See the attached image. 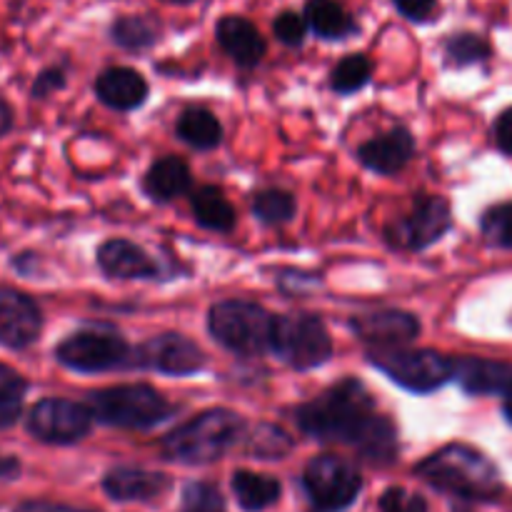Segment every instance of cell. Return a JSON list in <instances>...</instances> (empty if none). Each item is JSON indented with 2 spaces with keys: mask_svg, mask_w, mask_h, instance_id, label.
I'll return each mask as SVG.
<instances>
[{
  "mask_svg": "<svg viewBox=\"0 0 512 512\" xmlns=\"http://www.w3.org/2000/svg\"><path fill=\"white\" fill-rule=\"evenodd\" d=\"M28 433L50 445H73L93 428L88 405L65 398H45L28 413Z\"/></svg>",
  "mask_w": 512,
  "mask_h": 512,
  "instance_id": "11",
  "label": "cell"
},
{
  "mask_svg": "<svg viewBox=\"0 0 512 512\" xmlns=\"http://www.w3.org/2000/svg\"><path fill=\"white\" fill-rule=\"evenodd\" d=\"M453 228V210L443 195H418L405 218L385 228V240L398 250H425Z\"/></svg>",
  "mask_w": 512,
  "mask_h": 512,
  "instance_id": "10",
  "label": "cell"
},
{
  "mask_svg": "<svg viewBox=\"0 0 512 512\" xmlns=\"http://www.w3.org/2000/svg\"><path fill=\"white\" fill-rule=\"evenodd\" d=\"M190 208H193L195 220L203 228L215 230V233H230L235 228V208L225 193L215 185H203L190 198Z\"/></svg>",
  "mask_w": 512,
  "mask_h": 512,
  "instance_id": "23",
  "label": "cell"
},
{
  "mask_svg": "<svg viewBox=\"0 0 512 512\" xmlns=\"http://www.w3.org/2000/svg\"><path fill=\"white\" fill-rule=\"evenodd\" d=\"M490 58V43L478 33H470V30H463V33H453L448 40H445V60L450 65H458V68H465V65L483 63V60Z\"/></svg>",
  "mask_w": 512,
  "mask_h": 512,
  "instance_id": "29",
  "label": "cell"
},
{
  "mask_svg": "<svg viewBox=\"0 0 512 512\" xmlns=\"http://www.w3.org/2000/svg\"><path fill=\"white\" fill-rule=\"evenodd\" d=\"M43 315L30 295L13 288H0V345L25 350L40 338Z\"/></svg>",
  "mask_w": 512,
  "mask_h": 512,
  "instance_id": "13",
  "label": "cell"
},
{
  "mask_svg": "<svg viewBox=\"0 0 512 512\" xmlns=\"http://www.w3.org/2000/svg\"><path fill=\"white\" fill-rule=\"evenodd\" d=\"M85 405L93 420L125 430H150L173 415V405L158 390L143 383L93 390Z\"/></svg>",
  "mask_w": 512,
  "mask_h": 512,
  "instance_id": "4",
  "label": "cell"
},
{
  "mask_svg": "<svg viewBox=\"0 0 512 512\" xmlns=\"http://www.w3.org/2000/svg\"><path fill=\"white\" fill-rule=\"evenodd\" d=\"M130 345L123 335L108 328H85L75 330L68 338L55 345V360L63 368L75 370L83 375L108 373V370L128 368L130 365Z\"/></svg>",
  "mask_w": 512,
  "mask_h": 512,
  "instance_id": "8",
  "label": "cell"
},
{
  "mask_svg": "<svg viewBox=\"0 0 512 512\" xmlns=\"http://www.w3.org/2000/svg\"><path fill=\"white\" fill-rule=\"evenodd\" d=\"M368 360L380 373L388 375L393 383L415 395L435 393L453 380V358L438 353V350H410L405 345L373 348Z\"/></svg>",
  "mask_w": 512,
  "mask_h": 512,
  "instance_id": "6",
  "label": "cell"
},
{
  "mask_svg": "<svg viewBox=\"0 0 512 512\" xmlns=\"http://www.w3.org/2000/svg\"><path fill=\"white\" fill-rule=\"evenodd\" d=\"M215 40L240 68H255L265 58L268 43L260 30L243 15H223L215 23Z\"/></svg>",
  "mask_w": 512,
  "mask_h": 512,
  "instance_id": "17",
  "label": "cell"
},
{
  "mask_svg": "<svg viewBox=\"0 0 512 512\" xmlns=\"http://www.w3.org/2000/svg\"><path fill=\"white\" fill-rule=\"evenodd\" d=\"M130 365L155 370V373L170 375V378H188L205 368V353L198 343L185 335L163 333L138 345L130 353Z\"/></svg>",
  "mask_w": 512,
  "mask_h": 512,
  "instance_id": "12",
  "label": "cell"
},
{
  "mask_svg": "<svg viewBox=\"0 0 512 512\" xmlns=\"http://www.w3.org/2000/svg\"><path fill=\"white\" fill-rule=\"evenodd\" d=\"M415 473L433 488L475 503L495 500L503 493L500 470L495 468L493 460L463 443L445 445L438 453L428 455L415 468Z\"/></svg>",
  "mask_w": 512,
  "mask_h": 512,
  "instance_id": "2",
  "label": "cell"
},
{
  "mask_svg": "<svg viewBox=\"0 0 512 512\" xmlns=\"http://www.w3.org/2000/svg\"><path fill=\"white\" fill-rule=\"evenodd\" d=\"M295 195L283 188H263L253 198V215L268 225H283L295 218Z\"/></svg>",
  "mask_w": 512,
  "mask_h": 512,
  "instance_id": "27",
  "label": "cell"
},
{
  "mask_svg": "<svg viewBox=\"0 0 512 512\" xmlns=\"http://www.w3.org/2000/svg\"><path fill=\"white\" fill-rule=\"evenodd\" d=\"M453 380L468 395H508L512 393V365L500 360L475 358H453Z\"/></svg>",
  "mask_w": 512,
  "mask_h": 512,
  "instance_id": "16",
  "label": "cell"
},
{
  "mask_svg": "<svg viewBox=\"0 0 512 512\" xmlns=\"http://www.w3.org/2000/svg\"><path fill=\"white\" fill-rule=\"evenodd\" d=\"M110 38L123 50L140 53L158 43L160 25L150 15H118L110 25Z\"/></svg>",
  "mask_w": 512,
  "mask_h": 512,
  "instance_id": "26",
  "label": "cell"
},
{
  "mask_svg": "<svg viewBox=\"0 0 512 512\" xmlns=\"http://www.w3.org/2000/svg\"><path fill=\"white\" fill-rule=\"evenodd\" d=\"M493 133H495V143H498V148L512 158V108L503 110V113L498 115Z\"/></svg>",
  "mask_w": 512,
  "mask_h": 512,
  "instance_id": "38",
  "label": "cell"
},
{
  "mask_svg": "<svg viewBox=\"0 0 512 512\" xmlns=\"http://www.w3.org/2000/svg\"><path fill=\"white\" fill-rule=\"evenodd\" d=\"M380 512H428V503L418 493H410L405 488H390L380 498Z\"/></svg>",
  "mask_w": 512,
  "mask_h": 512,
  "instance_id": "35",
  "label": "cell"
},
{
  "mask_svg": "<svg viewBox=\"0 0 512 512\" xmlns=\"http://www.w3.org/2000/svg\"><path fill=\"white\" fill-rule=\"evenodd\" d=\"M163 3H170V5H193L195 0H163Z\"/></svg>",
  "mask_w": 512,
  "mask_h": 512,
  "instance_id": "43",
  "label": "cell"
},
{
  "mask_svg": "<svg viewBox=\"0 0 512 512\" xmlns=\"http://www.w3.org/2000/svg\"><path fill=\"white\" fill-rule=\"evenodd\" d=\"M65 80H68L65 78V68H58V65H55V68L43 70L33 83V98H45V95L65 88Z\"/></svg>",
  "mask_w": 512,
  "mask_h": 512,
  "instance_id": "37",
  "label": "cell"
},
{
  "mask_svg": "<svg viewBox=\"0 0 512 512\" xmlns=\"http://www.w3.org/2000/svg\"><path fill=\"white\" fill-rule=\"evenodd\" d=\"M18 473H20L18 458L0 455V480H13V478H18Z\"/></svg>",
  "mask_w": 512,
  "mask_h": 512,
  "instance_id": "40",
  "label": "cell"
},
{
  "mask_svg": "<svg viewBox=\"0 0 512 512\" xmlns=\"http://www.w3.org/2000/svg\"><path fill=\"white\" fill-rule=\"evenodd\" d=\"M10 128H13V110H10V105L0 98V138H3Z\"/></svg>",
  "mask_w": 512,
  "mask_h": 512,
  "instance_id": "41",
  "label": "cell"
},
{
  "mask_svg": "<svg viewBox=\"0 0 512 512\" xmlns=\"http://www.w3.org/2000/svg\"><path fill=\"white\" fill-rule=\"evenodd\" d=\"M370 75H373V63L363 53H350L330 73V88L338 95L358 93L370 83Z\"/></svg>",
  "mask_w": 512,
  "mask_h": 512,
  "instance_id": "28",
  "label": "cell"
},
{
  "mask_svg": "<svg viewBox=\"0 0 512 512\" xmlns=\"http://www.w3.org/2000/svg\"><path fill=\"white\" fill-rule=\"evenodd\" d=\"M98 265L108 278L118 280H150L158 278V263L140 245L115 238L98 248Z\"/></svg>",
  "mask_w": 512,
  "mask_h": 512,
  "instance_id": "18",
  "label": "cell"
},
{
  "mask_svg": "<svg viewBox=\"0 0 512 512\" xmlns=\"http://www.w3.org/2000/svg\"><path fill=\"white\" fill-rule=\"evenodd\" d=\"M273 318L263 305L250 300H223L208 313V330L215 343L240 358H260L270 350Z\"/></svg>",
  "mask_w": 512,
  "mask_h": 512,
  "instance_id": "5",
  "label": "cell"
},
{
  "mask_svg": "<svg viewBox=\"0 0 512 512\" xmlns=\"http://www.w3.org/2000/svg\"><path fill=\"white\" fill-rule=\"evenodd\" d=\"M95 93L108 108L113 110H135L148 100V83L143 75L125 65L103 70L95 80Z\"/></svg>",
  "mask_w": 512,
  "mask_h": 512,
  "instance_id": "20",
  "label": "cell"
},
{
  "mask_svg": "<svg viewBox=\"0 0 512 512\" xmlns=\"http://www.w3.org/2000/svg\"><path fill=\"white\" fill-rule=\"evenodd\" d=\"M305 23L320 40H343L355 33V20L338 0H308L305 3Z\"/></svg>",
  "mask_w": 512,
  "mask_h": 512,
  "instance_id": "22",
  "label": "cell"
},
{
  "mask_svg": "<svg viewBox=\"0 0 512 512\" xmlns=\"http://www.w3.org/2000/svg\"><path fill=\"white\" fill-rule=\"evenodd\" d=\"M170 488V478L143 468H115L105 475L103 490L118 503H148Z\"/></svg>",
  "mask_w": 512,
  "mask_h": 512,
  "instance_id": "19",
  "label": "cell"
},
{
  "mask_svg": "<svg viewBox=\"0 0 512 512\" xmlns=\"http://www.w3.org/2000/svg\"><path fill=\"white\" fill-rule=\"evenodd\" d=\"M190 185H193V178H190L188 163L183 158H175V155L155 160L143 180L145 193L153 200H158V203L180 198V195L188 193Z\"/></svg>",
  "mask_w": 512,
  "mask_h": 512,
  "instance_id": "21",
  "label": "cell"
},
{
  "mask_svg": "<svg viewBox=\"0 0 512 512\" xmlns=\"http://www.w3.org/2000/svg\"><path fill=\"white\" fill-rule=\"evenodd\" d=\"M503 415H505V420H508V423L512 425V393L505 395V403H503Z\"/></svg>",
  "mask_w": 512,
  "mask_h": 512,
  "instance_id": "42",
  "label": "cell"
},
{
  "mask_svg": "<svg viewBox=\"0 0 512 512\" xmlns=\"http://www.w3.org/2000/svg\"><path fill=\"white\" fill-rule=\"evenodd\" d=\"M28 383L8 365H0V430L10 428L23 413V395Z\"/></svg>",
  "mask_w": 512,
  "mask_h": 512,
  "instance_id": "30",
  "label": "cell"
},
{
  "mask_svg": "<svg viewBox=\"0 0 512 512\" xmlns=\"http://www.w3.org/2000/svg\"><path fill=\"white\" fill-rule=\"evenodd\" d=\"M273 35L283 45H290V48H298V45H303L305 35H308V23H305V15L295 13V10H283L280 15H275Z\"/></svg>",
  "mask_w": 512,
  "mask_h": 512,
  "instance_id": "34",
  "label": "cell"
},
{
  "mask_svg": "<svg viewBox=\"0 0 512 512\" xmlns=\"http://www.w3.org/2000/svg\"><path fill=\"white\" fill-rule=\"evenodd\" d=\"M303 488L313 510L343 512L358 500L363 490V475L340 455H320L305 468Z\"/></svg>",
  "mask_w": 512,
  "mask_h": 512,
  "instance_id": "9",
  "label": "cell"
},
{
  "mask_svg": "<svg viewBox=\"0 0 512 512\" xmlns=\"http://www.w3.org/2000/svg\"><path fill=\"white\" fill-rule=\"evenodd\" d=\"M270 350L295 370H313L333 358V338L318 315L290 313L273 318Z\"/></svg>",
  "mask_w": 512,
  "mask_h": 512,
  "instance_id": "7",
  "label": "cell"
},
{
  "mask_svg": "<svg viewBox=\"0 0 512 512\" xmlns=\"http://www.w3.org/2000/svg\"><path fill=\"white\" fill-rule=\"evenodd\" d=\"M350 330L375 348H398L413 343L420 335V320L408 310H375L355 315Z\"/></svg>",
  "mask_w": 512,
  "mask_h": 512,
  "instance_id": "14",
  "label": "cell"
},
{
  "mask_svg": "<svg viewBox=\"0 0 512 512\" xmlns=\"http://www.w3.org/2000/svg\"><path fill=\"white\" fill-rule=\"evenodd\" d=\"M175 130H178V138L195 150H213L223 140V125L205 108L185 110Z\"/></svg>",
  "mask_w": 512,
  "mask_h": 512,
  "instance_id": "25",
  "label": "cell"
},
{
  "mask_svg": "<svg viewBox=\"0 0 512 512\" xmlns=\"http://www.w3.org/2000/svg\"><path fill=\"white\" fill-rule=\"evenodd\" d=\"M303 433L320 443H343L373 465H390L398 458V430L393 420L375 408L370 390L360 380L345 378L293 410Z\"/></svg>",
  "mask_w": 512,
  "mask_h": 512,
  "instance_id": "1",
  "label": "cell"
},
{
  "mask_svg": "<svg viewBox=\"0 0 512 512\" xmlns=\"http://www.w3.org/2000/svg\"><path fill=\"white\" fill-rule=\"evenodd\" d=\"M480 230L490 245L512 248V203H498L485 210L480 218Z\"/></svg>",
  "mask_w": 512,
  "mask_h": 512,
  "instance_id": "32",
  "label": "cell"
},
{
  "mask_svg": "<svg viewBox=\"0 0 512 512\" xmlns=\"http://www.w3.org/2000/svg\"><path fill=\"white\" fill-rule=\"evenodd\" d=\"M183 512H225L223 495L210 483H190L183 490Z\"/></svg>",
  "mask_w": 512,
  "mask_h": 512,
  "instance_id": "33",
  "label": "cell"
},
{
  "mask_svg": "<svg viewBox=\"0 0 512 512\" xmlns=\"http://www.w3.org/2000/svg\"><path fill=\"white\" fill-rule=\"evenodd\" d=\"M15 512H95V510H80V508H70V505H53V503H25Z\"/></svg>",
  "mask_w": 512,
  "mask_h": 512,
  "instance_id": "39",
  "label": "cell"
},
{
  "mask_svg": "<svg viewBox=\"0 0 512 512\" xmlns=\"http://www.w3.org/2000/svg\"><path fill=\"white\" fill-rule=\"evenodd\" d=\"M415 138L408 128L395 125L378 138L365 140L358 148V160L378 175H395L413 160Z\"/></svg>",
  "mask_w": 512,
  "mask_h": 512,
  "instance_id": "15",
  "label": "cell"
},
{
  "mask_svg": "<svg viewBox=\"0 0 512 512\" xmlns=\"http://www.w3.org/2000/svg\"><path fill=\"white\" fill-rule=\"evenodd\" d=\"M280 488L278 478H270V475L250 473V470H238L233 475V495L238 500V505L248 512H260L270 505H275L280 500Z\"/></svg>",
  "mask_w": 512,
  "mask_h": 512,
  "instance_id": "24",
  "label": "cell"
},
{
  "mask_svg": "<svg viewBox=\"0 0 512 512\" xmlns=\"http://www.w3.org/2000/svg\"><path fill=\"white\" fill-rule=\"evenodd\" d=\"M290 448H293V440L288 438L285 430L275 428V425H260L255 435H250L248 440V453L253 458H285Z\"/></svg>",
  "mask_w": 512,
  "mask_h": 512,
  "instance_id": "31",
  "label": "cell"
},
{
  "mask_svg": "<svg viewBox=\"0 0 512 512\" xmlns=\"http://www.w3.org/2000/svg\"><path fill=\"white\" fill-rule=\"evenodd\" d=\"M245 435V420L228 408H213L178 425L163 438V455L173 463L208 465L223 458Z\"/></svg>",
  "mask_w": 512,
  "mask_h": 512,
  "instance_id": "3",
  "label": "cell"
},
{
  "mask_svg": "<svg viewBox=\"0 0 512 512\" xmlns=\"http://www.w3.org/2000/svg\"><path fill=\"white\" fill-rule=\"evenodd\" d=\"M393 5L410 23H425V20L433 18L438 0H393Z\"/></svg>",
  "mask_w": 512,
  "mask_h": 512,
  "instance_id": "36",
  "label": "cell"
}]
</instances>
